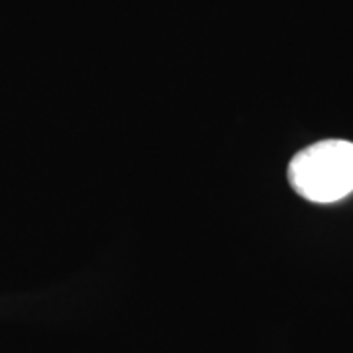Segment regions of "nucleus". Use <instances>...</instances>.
<instances>
[{
	"mask_svg": "<svg viewBox=\"0 0 353 353\" xmlns=\"http://www.w3.org/2000/svg\"><path fill=\"white\" fill-rule=\"evenodd\" d=\"M289 183L296 194L316 204H332L353 192V143L322 139L296 153L289 163Z\"/></svg>",
	"mask_w": 353,
	"mask_h": 353,
	"instance_id": "obj_1",
	"label": "nucleus"
}]
</instances>
